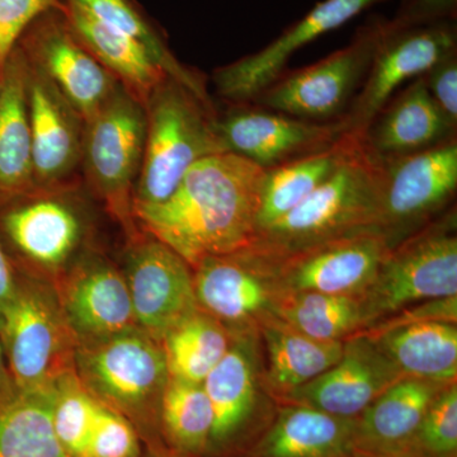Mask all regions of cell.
Returning a JSON list of instances; mask_svg holds the SVG:
<instances>
[{"mask_svg": "<svg viewBox=\"0 0 457 457\" xmlns=\"http://www.w3.org/2000/svg\"><path fill=\"white\" fill-rule=\"evenodd\" d=\"M264 176L266 170L233 153L206 156L164 203L134 210V220L195 269L254 242Z\"/></svg>", "mask_w": 457, "mask_h": 457, "instance_id": "cell-1", "label": "cell"}, {"mask_svg": "<svg viewBox=\"0 0 457 457\" xmlns=\"http://www.w3.org/2000/svg\"><path fill=\"white\" fill-rule=\"evenodd\" d=\"M383 158L365 137L353 140L341 163L293 212L258 231L253 245L278 255L299 253L362 231H374Z\"/></svg>", "mask_w": 457, "mask_h": 457, "instance_id": "cell-2", "label": "cell"}, {"mask_svg": "<svg viewBox=\"0 0 457 457\" xmlns=\"http://www.w3.org/2000/svg\"><path fill=\"white\" fill-rule=\"evenodd\" d=\"M146 139L132 201L134 210L164 203L192 165L227 153L212 104L167 77L145 104Z\"/></svg>", "mask_w": 457, "mask_h": 457, "instance_id": "cell-3", "label": "cell"}, {"mask_svg": "<svg viewBox=\"0 0 457 457\" xmlns=\"http://www.w3.org/2000/svg\"><path fill=\"white\" fill-rule=\"evenodd\" d=\"M0 343L17 389L41 392L75 371L78 341L56 290L40 276L16 270V288L0 314Z\"/></svg>", "mask_w": 457, "mask_h": 457, "instance_id": "cell-4", "label": "cell"}, {"mask_svg": "<svg viewBox=\"0 0 457 457\" xmlns=\"http://www.w3.org/2000/svg\"><path fill=\"white\" fill-rule=\"evenodd\" d=\"M457 296L455 206L390 249L361 295L365 330L431 300Z\"/></svg>", "mask_w": 457, "mask_h": 457, "instance_id": "cell-5", "label": "cell"}, {"mask_svg": "<svg viewBox=\"0 0 457 457\" xmlns=\"http://www.w3.org/2000/svg\"><path fill=\"white\" fill-rule=\"evenodd\" d=\"M75 372L95 398L137 426H158L170 381L161 343L140 328L78 345Z\"/></svg>", "mask_w": 457, "mask_h": 457, "instance_id": "cell-6", "label": "cell"}, {"mask_svg": "<svg viewBox=\"0 0 457 457\" xmlns=\"http://www.w3.org/2000/svg\"><path fill=\"white\" fill-rule=\"evenodd\" d=\"M75 189L36 187L0 201V246L14 270L59 276L77 261L87 222Z\"/></svg>", "mask_w": 457, "mask_h": 457, "instance_id": "cell-7", "label": "cell"}, {"mask_svg": "<svg viewBox=\"0 0 457 457\" xmlns=\"http://www.w3.org/2000/svg\"><path fill=\"white\" fill-rule=\"evenodd\" d=\"M203 385L213 413L206 456L242 457L269 428L278 408L264 378L260 335L234 336L230 350Z\"/></svg>", "mask_w": 457, "mask_h": 457, "instance_id": "cell-8", "label": "cell"}, {"mask_svg": "<svg viewBox=\"0 0 457 457\" xmlns=\"http://www.w3.org/2000/svg\"><path fill=\"white\" fill-rule=\"evenodd\" d=\"M145 139V107L123 87L86 122L84 129V177L131 237L135 236L132 201Z\"/></svg>", "mask_w": 457, "mask_h": 457, "instance_id": "cell-9", "label": "cell"}, {"mask_svg": "<svg viewBox=\"0 0 457 457\" xmlns=\"http://www.w3.org/2000/svg\"><path fill=\"white\" fill-rule=\"evenodd\" d=\"M194 270L198 309L220 321L233 336L258 333L278 317L286 294L281 257L253 245L204 258Z\"/></svg>", "mask_w": 457, "mask_h": 457, "instance_id": "cell-10", "label": "cell"}, {"mask_svg": "<svg viewBox=\"0 0 457 457\" xmlns=\"http://www.w3.org/2000/svg\"><path fill=\"white\" fill-rule=\"evenodd\" d=\"M381 158L383 179L374 231L392 249L450 209L457 189V140Z\"/></svg>", "mask_w": 457, "mask_h": 457, "instance_id": "cell-11", "label": "cell"}, {"mask_svg": "<svg viewBox=\"0 0 457 457\" xmlns=\"http://www.w3.org/2000/svg\"><path fill=\"white\" fill-rule=\"evenodd\" d=\"M384 25V20L372 21L359 29L347 46L276 79L253 101L258 106L309 121L339 119L368 75Z\"/></svg>", "mask_w": 457, "mask_h": 457, "instance_id": "cell-12", "label": "cell"}, {"mask_svg": "<svg viewBox=\"0 0 457 457\" xmlns=\"http://www.w3.org/2000/svg\"><path fill=\"white\" fill-rule=\"evenodd\" d=\"M456 51L457 29L453 21L409 29H395L385 21L362 89L342 116L347 132L363 137L405 80L420 77Z\"/></svg>", "mask_w": 457, "mask_h": 457, "instance_id": "cell-13", "label": "cell"}, {"mask_svg": "<svg viewBox=\"0 0 457 457\" xmlns=\"http://www.w3.org/2000/svg\"><path fill=\"white\" fill-rule=\"evenodd\" d=\"M60 8L33 21L17 45L87 122L122 86L75 36Z\"/></svg>", "mask_w": 457, "mask_h": 457, "instance_id": "cell-14", "label": "cell"}, {"mask_svg": "<svg viewBox=\"0 0 457 457\" xmlns=\"http://www.w3.org/2000/svg\"><path fill=\"white\" fill-rule=\"evenodd\" d=\"M144 234L131 237L123 276L137 326L161 342L171 327L198 309L194 270L170 246Z\"/></svg>", "mask_w": 457, "mask_h": 457, "instance_id": "cell-15", "label": "cell"}, {"mask_svg": "<svg viewBox=\"0 0 457 457\" xmlns=\"http://www.w3.org/2000/svg\"><path fill=\"white\" fill-rule=\"evenodd\" d=\"M216 130L228 153L270 170L328 149L347 132V126L343 117L333 122L309 121L236 104L224 116H216Z\"/></svg>", "mask_w": 457, "mask_h": 457, "instance_id": "cell-16", "label": "cell"}, {"mask_svg": "<svg viewBox=\"0 0 457 457\" xmlns=\"http://www.w3.org/2000/svg\"><path fill=\"white\" fill-rule=\"evenodd\" d=\"M57 299L78 345L137 329L128 282L99 255H84L57 276Z\"/></svg>", "mask_w": 457, "mask_h": 457, "instance_id": "cell-17", "label": "cell"}, {"mask_svg": "<svg viewBox=\"0 0 457 457\" xmlns=\"http://www.w3.org/2000/svg\"><path fill=\"white\" fill-rule=\"evenodd\" d=\"M384 0H323L288 27L275 41L213 73V83L221 97L245 104L278 79L290 57L305 45L345 26L366 9Z\"/></svg>", "mask_w": 457, "mask_h": 457, "instance_id": "cell-18", "label": "cell"}, {"mask_svg": "<svg viewBox=\"0 0 457 457\" xmlns=\"http://www.w3.org/2000/svg\"><path fill=\"white\" fill-rule=\"evenodd\" d=\"M26 62L36 187L77 185V173L82 170L86 122L53 83L27 59Z\"/></svg>", "mask_w": 457, "mask_h": 457, "instance_id": "cell-19", "label": "cell"}, {"mask_svg": "<svg viewBox=\"0 0 457 457\" xmlns=\"http://www.w3.org/2000/svg\"><path fill=\"white\" fill-rule=\"evenodd\" d=\"M403 378L371 338L359 333L343 342L342 356L335 366L287 394L278 404H299L357 420L378 396Z\"/></svg>", "mask_w": 457, "mask_h": 457, "instance_id": "cell-20", "label": "cell"}, {"mask_svg": "<svg viewBox=\"0 0 457 457\" xmlns=\"http://www.w3.org/2000/svg\"><path fill=\"white\" fill-rule=\"evenodd\" d=\"M389 251L384 237L375 231L339 237L281 257L282 285L286 293L360 297Z\"/></svg>", "mask_w": 457, "mask_h": 457, "instance_id": "cell-21", "label": "cell"}, {"mask_svg": "<svg viewBox=\"0 0 457 457\" xmlns=\"http://www.w3.org/2000/svg\"><path fill=\"white\" fill-rule=\"evenodd\" d=\"M357 420L299 404H278L269 428L242 457H352Z\"/></svg>", "mask_w": 457, "mask_h": 457, "instance_id": "cell-22", "label": "cell"}, {"mask_svg": "<svg viewBox=\"0 0 457 457\" xmlns=\"http://www.w3.org/2000/svg\"><path fill=\"white\" fill-rule=\"evenodd\" d=\"M450 121L427 89L422 75L389 102L366 130V143L380 156L422 152L456 137Z\"/></svg>", "mask_w": 457, "mask_h": 457, "instance_id": "cell-23", "label": "cell"}, {"mask_svg": "<svg viewBox=\"0 0 457 457\" xmlns=\"http://www.w3.org/2000/svg\"><path fill=\"white\" fill-rule=\"evenodd\" d=\"M447 385L400 378L357 418L356 449L374 453L411 451L427 411Z\"/></svg>", "mask_w": 457, "mask_h": 457, "instance_id": "cell-24", "label": "cell"}, {"mask_svg": "<svg viewBox=\"0 0 457 457\" xmlns=\"http://www.w3.org/2000/svg\"><path fill=\"white\" fill-rule=\"evenodd\" d=\"M33 188L27 62L16 45L0 73V201Z\"/></svg>", "mask_w": 457, "mask_h": 457, "instance_id": "cell-25", "label": "cell"}, {"mask_svg": "<svg viewBox=\"0 0 457 457\" xmlns=\"http://www.w3.org/2000/svg\"><path fill=\"white\" fill-rule=\"evenodd\" d=\"M404 378L451 384L457 380V323L416 321L365 330Z\"/></svg>", "mask_w": 457, "mask_h": 457, "instance_id": "cell-26", "label": "cell"}, {"mask_svg": "<svg viewBox=\"0 0 457 457\" xmlns=\"http://www.w3.org/2000/svg\"><path fill=\"white\" fill-rule=\"evenodd\" d=\"M264 378L270 395L279 402L341 359L343 342L321 341L275 317L260 328Z\"/></svg>", "mask_w": 457, "mask_h": 457, "instance_id": "cell-27", "label": "cell"}, {"mask_svg": "<svg viewBox=\"0 0 457 457\" xmlns=\"http://www.w3.org/2000/svg\"><path fill=\"white\" fill-rule=\"evenodd\" d=\"M60 11L89 53L145 107L150 95L170 75L140 44L102 25L77 5L66 2Z\"/></svg>", "mask_w": 457, "mask_h": 457, "instance_id": "cell-28", "label": "cell"}, {"mask_svg": "<svg viewBox=\"0 0 457 457\" xmlns=\"http://www.w3.org/2000/svg\"><path fill=\"white\" fill-rule=\"evenodd\" d=\"M352 140L353 134L345 132L326 150L266 170L258 210V231L284 218L311 196L341 163Z\"/></svg>", "mask_w": 457, "mask_h": 457, "instance_id": "cell-29", "label": "cell"}, {"mask_svg": "<svg viewBox=\"0 0 457 457\" xmlns=\"http://www.w3.org/2000/svg\"><path fill=\"white\" fill-rule=\"evenodd\" d=\"M55 387L0 399V457H68L53 428Z\"/></svg>", "mask_w": 457, "mask_h": 457, "instance_id": "cell-30", "label": "cell"}, {"mask_svg": "<svg viewBox=\"0 0 457 457\" xmlns=\"http://www.w3.org/2000/svg\"><path fill=\"white\" fill-rule=\"evenodd\" d=\"M234 336L212 315L197 309L161 339L170 378L203 384L230 350Z\"/></svg>", "mask_w": 457, "mask_h": 457, "instance_id": "cell-31", "label": "cell"}, {"mask_svg": "<svg viewBox=\"0 0 457 457\" xmlns=\"http://www.w3.org/2000/svg\"><path fill=\"white\" fill-rule=\"evenodd\" d=\"M213 425L212 403L203 384L170 378L159 408L158 428L168 449L206 457Z\"/></svg>", "mask_w": 457, "mask_h": 457, "instance_id": "cell-32", "label": "cell"}, {"mask_svg": "<svg viewBox=\"0 0 457 457\" xmlns=\"http://www.w3.org/2000/svg\"><path fill=\"white\" fill-rule=\"evenodd\" d=\"M278 317L321 341L345 342L365 330L360 297L302 291L287 293Z\"/></svg>", "mask_w": 457, "mask_h": 457, "instance_id": "cell-33", "label": "cell"}, {"mask_svg": "<svg viewBox=\"0 0 457 457\" xmlns=\"http://www.w3.org/2000/svg\"><path fill=\"white\" fill-rule=\"evenodd\" d=\"M82 9L99 23L122 33L140 44L155 60L156 64L173 79L185 84L192 92L207 104H212L204 80L180 64L176 56L170 53L161 36L144 20L139 12L132 7L128 0H66Z\"/></svg>", "mask_w": 457, "mask_h": 457, "instance_id": "cell-34", "label": "cell"}, {"mask_svg": "<svg viewBox=\"0 0 457 457\" xmlns=\"http://www.w3.org/2000/svg\"><path fill=\"white\" fill-rule=\"evenodd\" d=\"M101 402L71 371L55 384L53 428L68 457H83Z\"/></svg>", "mask_w": 457, "mask_h": 457, "instance_id": "cell-35", "label": "cell"}, {"mask_svg": "<svg viewBox=\"0 0 457 457\" xmlns=\"http://www.w3.org/2000/svg\"><path fill=\"white\" fill-rule=\"evenodd\" d=\"M411 451L435 457L457 456V383L447 385L433 400Z\"/></svg>", "mask_w": 457, "mask_h": 457, "instance_id": "cell-36", "label": "cell"}, {"mask_svg": "<svg viewBox=\"0 0 457 457\" xmlns=\"http://www.w3.org/2000/svg\"><path fill=\"white\" fill-rule=\"evenodd\" d=\"M140 438L137 427L119 411L99 405L83 457H140Z\"/></svg>", "mask_w": 457, "mask_h": 457, "instance_id": "cell-37", "label": "cell"}, {"mask_svg": "<svg viewBox=\"0 0 457 457\" xmlns=\"http://www.w3.org/2000/svg\"><path fill=\"white\" fill-rule=\"evenodd\" d=\"M59 0H0V65L23 32L46 12L62 7Z\"/></svg>", "mask_w": 457, "mask_h": 457, "instance_id": "cell-38", "label": "cell"}, {"mask_svg": "<svg viewBox=\"0 0 457 457\" xmlns=\"http://www.w3.org/2000/svg\"><path fill=\"white\" fill-rule=\"evenodd\" d=\"M422 77L436 104L457 126V51L436 62Z\"/></svg>", "mask_w": 457, "mask_h": 457, "instance_id": "cell-39", "label": "cell"}, {"mask_svg": "<svg viewBox=\"0 0 457 457\" xmlns=\"http://www.w3.org/2000/svg\"><path fill=\"white\" fill-rule=\"evenodd\" d=\"M457 0H408L389 21L395 29L435 25L455 20Z\"/></svg>", "mask_w": 457, "mask_h": 457, "instance_id": "cell-40", "label": "cell"}, {"mask_svg": "<svg viewBox=\"0 0 457 457\" xmlns=\"http://www.w3.org/2000/svg\"><path fill=\"white\" fill-rule=\"evenodd\" d=\"M16 288V270L0 246V314L11 302Z\"/></svg>", "mask_w": 457, "mask_h": 457, "instance_id": "cell-41", "label": "cell"}, {"mask_svg": "<svg viewBox=\"0 0 457 457\" xmlns=\"http://www.w3.org/2000/svg\"><path fill=\"white\" fill-rule=\"evenodd\" d=\"M16 390L17 386L13 383L11 372H9L4 352H3L2 343H0V399L11 395V394H13Z\"/></svg>", "mask_w": 457, "mask_h": 457, "instance_id": "cell-42", "label": "cell"}, {"mask_svg": "<svg viewBox=\"0 0 457 457\" xmlns=\"http://www.w3.org/2000/svg\"><path fill=\"white\" fill-rule=\"evenodd\" d=\"M352 457H435L414 453V451H399V453H374V451L354 450ZM457 457V456H450Z\"/></svg>", "mask_w": 457, "mask_h": 457, "instance_id": "cell-43", "label": "cell"}, {"mask_svg": "<svg viewBox=\"0 0 457 457\" xmlns=\"http://www.w3.org/2000/svg\"><path fill=\"white\" fill-rule=\"evenodd\" d=\"M140 457H194L182 455V453H176V451L168 449V447L162 446V445H154L150 446L146 453H143Z\"/></svg>", "mask_w": 457, "mask_h": 457, "instance_id": "cell-44", "label": "cell"}, {"mask_svg": "<svg viewBox=\"0 0 457 457\" xmlns=\"http://www.w3.org/2000/svg\"><path fill=\"white\" fill-rule=\"evenodd\" d=\"M0 73H2V65H0Z\"/></svg>", "mask_w": 457, "mask_h": 457, "instance_id": "cell-45", "label": "cell"}]
</instances>
